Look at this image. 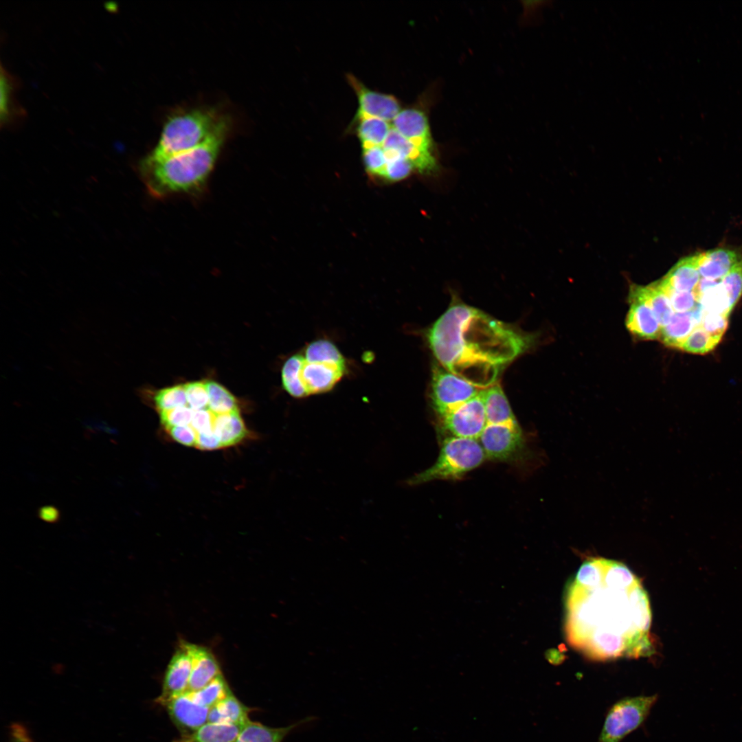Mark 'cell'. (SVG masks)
<instances>
[{"instance_id": "obj_18", "label": "cell", "mask_w": 742, "mask_h": 742, "mask_svg": "<svg viewBox=\"0 0 742 742\" xmlns=\"http://www.w3.org/2000/svg\"><path fill=\"white\" fill-rule=\"evenodd\" d=\"M382 146L384 150L392 152L409 160L414 168H418L420 172H429L436 168L434 155L422 153L392 126Z\"/></svg>"}, {"instance_id": "obj_13", "label": "cell", "mask_w": 742, "mask_h": 742, "mask_svg": "<svg viewBox=\"0 0 742 742\" xmlns=\"http://www.w3.org/2000/svg\"><path fill=\"white\" fill-rule=\"evenodd\" d=\"M180 734L191 732L207 722L210 709L194 700L189 692L161 704Z\"/></svg>"}, {"instance_id": "obj_21", "label": "cell", "mask_w": 742, "mask_h": 742, "mask_svg": "<svg viewBox=\"0 0 742 742\" xmlns=\"http://www.w3.org/2000/svg\"><path fill=\"white\" fill-rule=\"evenodd\" d=\"M487 424L518 423L508 401L499 384L482 390Z\"/></svg>"}, {"instance_id": "obj_5", "label": "cell", "mask_w": 742, "mask_h": 742, "mask_svg": "<svg viewBox=\"0 0 742 742\" xmlns=\"http://www.w3.org/2000/svg\"><path fill=\"white\" fill-rule=\"evenodd\" d=\"M486 458L478 440L451 436L443 441L434 464L409 478L407 484L415 486L433 480H457L482 464Z\"/></svg>"}, {"instance_id": "obj_43", "label": "cell", "mask_w": 742, "mask_h": 742, "mask_svg": "<svg viewBox=\"0 0 742 742\" xmlns=\"http://www.w3.org/2000/svg\"><path fill=\"white\" fill-rule=\"evenodd\" d=\"M195 447L203 451H212L223 448L214 431L197 434Z\"/></svg>"}, {"instance_id": "obj_14", "label": "cell", "mask_w": 742, "mask_h": 742, "mask_svg": "<svg viewBox=\"0 0 742 742\" xmlns=\"http://www.w3.org/2000/svg\"><path fill=\"white\" fill-rule=\"evenodd\" d=\"M392 122V126L422 153L433 155L428 120L422 111L414 108L401 110Z\"/></svg>"}, {"instance_id": "obj_12", "label": "cell", "mask_w": 742, "mask_h": 742, "mask_svg": "<svg viewBox=\"0 0 742 742\" xmlns=\"http://www.w3.org/2000/svg\"><path fill=\"white\" fill-rule=\"evenodd\" d=\"M630 308L626 319L627 329L643 339L660 337L662 327L644 297L640 286L634 285L629 292Z\"/></svg>"}, {"instance_id": "obj_27", "label": "cell", "mask_w": 742, "mask_h": 742, "mask_svg": "<svg viewBox=\"0 0 742 742\" xmlns=\"http://www.w3.org/2000/svg\"><path fill=\"white\" fill-rule=\"evenodd\" d=\"M640 288L661 327L666 326L674 314L668 295L658 281Z\"/></svg>"}, {"instance_id": "obj_10", "label": "cell", "mask_w": 742, "mask_h": 742, "mask_svg": "<svg viewBox=\"0 0 742 742\" xmlns=\"http://www.w3.org/2000/svg\"><path fill=\"white\" fill-rule=\"evenodd\" d=\"M192 644L181 642L171 657L164 674L161 693L156 699L159 704L188 690L193 664Z\"/></svg>"}, {"instance_id": "obj_19", "label": "cell", "mask_w": 742, "mask_h": 742, "mask_svg": "<svg viewBox=\"0 0 742 742\" xmlns=\"http://www.w3.org/2000/svg\"><path fill=\"white\" fill-rule=\"evenodd\" d=\"M193 664L188 691L199 690L221 675L219 664L207 648L192 644Z\"/></svg>"}, {"instance_id": "obj_36", "label": "cell", "mask_w": 742, "mask_h": 742, "mask_svg": "<svg viewBox=\"0 0 742 742\" xmlns=\"http://www.w3.org/2000/svg\"><path fill=\"white\" fill-rule=\"evenodd\" d=\"M184 386L188 407L194 411L208 409L209 396L206 381H193Z\"/></svg>"}, {"instance_id": "obj_33", "label": "cell", "mask_w": 742, "mask_h": 742, "mask_svg": "<svg viewBox=\"0 0 742 742\" xmlns=\"http://www.w3.org/2000/svg\"><path fill=\"white\" fill-rule=\"evenodd\" d=\"M304 358L308 361H324L345 363L337 348L327 340L315 341L306 348Z\"/></svg>"}, {"instance_id": "obj_25", "label": "cell", "mask_w": 742, "mask_h": 742, "mask_svg": "<svg viewBox=\"0 0 742 742\" xmlns=\"http://www.w3.org/2000/svg\"><path fill=\"white\" fill-rule=\"evenodd\" d=\"M696 326L692 311L674 313L670 322L661 329L662 341L668 346L679 348Z\"/></svg>"}, {"instance_id": "obj_11", "label": "cell", "mask_w": 742, "mask_h": 742, "mask_svg": "<svg viewBox=\"0 0 742 742\" xmlns=\"http://www.w3.org/2000/svg\"><path fill=\"white\" fill-rule=\"evenodd\" d=\"M346 78L358 98L359 107L355 119L368 116L390 122L401 111L399 102L394 95L368 89L352 74H347Z\"/></svg>"}, {"instance_id": "obj_15", "label": "cell", "mask_w": 742, "mask_h": 742, "mask_svg": "<svg viewBox=\"0 0 742 742\" xmlns=\"http://www.w3.org/2000/svg\"><path fill=\"white\" fill-rule=\"evenodd\" d=\"M345 368V363L308 361L303 357L300 375L307 396L332 389L342 377Z\"/></svg>"}, {"instance_id": "obj_3", "label": "cell", "mask_w": 742, "mask_h": 742, "mask_svg": "<svg viewBox=\"0 0 742 742\" xmlns=\"http://www.w3.org/2000/svg\"><path fill=\"white\" fill-rule=\"evenodd\" d=\"M229 130L230 120L224 115L212 135L199 146L161 159L146 156L139 164V171L149 194L161 199L201 192Z\"/></svg>"}, {"instance_id": "obj_7", "label": "cell", "mask_w": 742, "mask_h": 742, "mask_svg": "<svg viewBox=\"0 0 742 742\" xmlns=\"http://www.w3.org/2000/svg\"><path fill=\"white\" fill-rule=\"evenodd\" d=\"M481 390L440 364L432 369L431 400L439 418L476 396Z\"/></svg>"}, {"instance_id": "obj_42", "label": "cell", "mask_w": 742, "mask_h": 742, "mask_svg": "<svg viewBox=\"0 0 742 742\" xmlns=\"http://www.w3.org/2000/svg\"><path fill=\"white\" fill-rule=\"evenodd\" d=\"M166 431L178 443L185 446L195 447L197 433L190 425L173 427Z\"/></svg>"}, {"instance_id": "obj_31", "label": "cell", "mask_w": 742, "mask_h": 742, "mask_svg": "<svg viewBox=\"0 0 742 742\" xmlns=\"http://www.w3.org/2000/svg\"><path fill=\"white\" fill-rule=\"evenodd\" d=\"M302 361V355H293L285 361L282 369L283 387L291 396L295 398L307 396L300 375Z\"/></svg>"}, {"instance_id": "obj_16", "label": "cell", "mask_w": 742, "mask_h": 742, "mask_svg": "<svg viewBox=\"0 0 742 742\" xmlns=\"http://www.w3.org/2000/svg\"><path fill=\"white\" fill-rule=\"evenodd\" d=\"M741 259V253L727 248H716L701 253L698 261L701 278L720 280Z\"/></svg>"}, {"instance_id": "obj_40", "label": "cell", "mask_w": 742, "mask_h": 742, "mask_svg": "<svg viewBox=\"0 0 742 742\" xmlns=\"http://www.w3.org/2000/svg\"><path fill=\"white\" fill-rule=\"evenodd\" d=\"M414 168L409 160L402 157L387 159L383 177L392 181H397L407 177Z\"/></svg>"}, {"instance_id": "obj_34", "label": "cell", "mask_w": 742, "mask_h": 742, "mask_svg": "<svg viewBox=\"0 0 742 742\" xmlns=\"http://www.w3.org/2000/svg\"><path fill=\"white\" fill-rule=\"evenodd\" d=\"M720 282L729 300L730 308H734L742 295V259L737 262Z\"/></svg>"}, {"instance_id": "obj_37", "label": "cell", "mask_w": 742, "mask_h": 742, "mask_svg": "<svg viewBox=\"0 0 742 742\" xmlns=\"http://www.w3.org/2000/svg\"><path fill=\"white\" fill-rule=\"evenodd\" d=\"M194 410L188 405L159 412V420L166 430L170 427L190 425Z\"/></svg>"}, {"instance_id": "obj_45", "label": "cell", "mask_w": 742, "mask_h": 742, "mask_svg": "<svg viewBox=\"0 0 742 742\" xmlns=\"http://www.w3.org/2000/svg\"><path fill=\"white\" fill-rule=\"evenodd\" d=\"M9 742H32L27 729L21 724H12L10 730Z\"/></svg>"}, {"instance_id": "obj_28", "label": "cell", "mask_w": 742, "mask_h": 742, "mask_svg": "<svg viewBox=\"0 0 742 742\" xmlns=\"http://www.w3.org/2000/svg\"><path fill=\"white\" fill-rule=\"evenodd\" d=\"M144 397H150L157 412L179 407L186 406L187 398L184 385H173L158 390L151 394L141 391Z\"/></svg>"}, {"instance_id": "obj_29", "label": "cell", "mask_w": 742, "mask_h": 742, "mask_svg": "<svg viewBox=\"0 0 742 742\" xmlns=\"http://www.w3.org/2000/svg\"><path fill=\"white\" fill-rule=\"evenodd\" d=\"M188 692L195 701L209 708L232 694L227 682L222 674L203 688Z\"/></svg>"}, {"instance_id": "obj_23", "label": "cell", "mask_w": 742, "mask_h": 742, "mask_svg": "<svg viewBox=\"0 0 742 742\" xmlns=\"http://www.w3.org/2000/svg\"><path fill=\"white\" fill-rule=\"evenodd\" d=\"M251 711L232 693L210 708L207 722L243 726Z\"/></svg>"}, {"instance_id": "obj_35", "label": "cell", "mask_w": 742, "mask_h": 742, "mask_svg": "<svg viewBox=\"0 0 742 742\" xmlns=\"http://www.w3.org/2000/svg\"><path fill=\"white\" fill-rule=\"evenodd\" d=\"M363 159L369 173L383 177L387 159L382 146L363 147Z\"/></svg>"}, {"instance_id": "obj_4", "label": "cell", "mask_w": 742, "mask_h": 742, "mask_svg": "<svg viewBox=\"0 0 742 742\" xmlns=\"http://www.w3.org/2000/svg\"><path fill=\"white\" fill-rule=\"evenodd\" d=\"M223 116L209 108L186 110L169 116L157 144L146 157L161 159L199 146L212 135Z\"/></svg>"}, {"instance_id": "obj_2", "label": "cell", "mask_w": 742, "mask_h": 742, "mask_svg": "<svg viewBox=\"0 0 742 742\" xmlns=\"http://www.w3.org/2000/svg\"><path fill=\"white\" fill-rule=\"evenodd\" d=\"M427 337L439 364L480 389L495 384L500 370L536 340L532 334L461 303L449 307Z\"/></svg>"}, {"instance_id": "obj_41", "label": "cell", "mask_w": 742, "mask_h": 742, "mask_svg": "<svg viewBox=\"0 0 742 742\" xmlns=\"http://www.w3.org/2000/svg\"><path fill=\"white\" fill-rule=\"evenodd\" d=\"M215 416L209 409L194 411L190 425L197 434L213 431Z\"/></svg>"}, {"instance_id": "obj_9", "label": "cell", "mask_w": 742, "mask_h": 742, "mask_svg": "<svg viewBox=\"0 0 742 742\" xmlns=\"http://www.w3.org/2000/svg\"><path fill=\"white\" fill-rule=\"evenodd\" d=\"M486 458L508 461L515 458L524 446V436L519 424H486L478 438Z\"/></svg>"}, {"instance_id": "obj_30", "label": "cell", "mask_w": 742, "mask_h": 742, "mask_svg": "<svg viewBox=\"0 0 742 742\" xmlns=\"http://www.w3.org/2000/svg\"><path fill=\"white\" fill-rule=\"evenodd\" d=\"M206 387L209 396L208 409L213 413L224 414L239 411L236 398L222 385L207 381Z\"/></svg>"}, {"instance_id": "obj_24", "label": "cell", "mask_w": 742, "mask_h": 742, "mask_svg": "<svg viewBox=\"0 0 742 742\" xmlns=\"http://www.w3.org/2000/svg\"><path fill=\"white\" fill-rule=\"evenodd\" d=\"M213 431L219 440L222 447L236 445L248 435V431L239 411L216 414Z\"/></svg>"}, {"instance_id": "obj_17", "label": "cell", "mask_w": 742, "mask_h": 742, "mask_svg": "<svg viewBox=\"0 0 742 742\" xmlns=\"http://www.w3.org/2000/svg\"><path fill=\"white\" fill-rule=\"evenodd\" d=\"M699 254L679 260L660 280L664 290L693 291L700 281L698 271Z\"/></svg>"}, {"instance_id": "obj_8", "label": "cell", "mask_w": 742, "mask_h": 742, "mask_svg": "<svg viewBox=\"0 0 742 742\" xmlns=\"http://www.w3.org/2000/svg\"><path fill=\"white\" fill-rule=\"evenodd\" d=\"M482 390L474 398L440 418L443 428L451 436L476 440L480 438L487 424Z\"/></svg>"}, {"instance_id": "obj_38", "label": "cell", "mask_w": 742, "mask_h": 742, "mask_svg": "<svg viewBox=\"0 0 742 742\" xmlns=\"http://www.w3.org/2000/svg\"><path fill=\"white\" fill-rule=\"evenodd\" d=\"M664 291L668 295L673 311L676 313L692 311L699 304L693 291H675L664 289Z\"/></svg>"}, {"instance_id": "obj_22", "label": "cell", "mask_w": 742, "mask_h": 742, "mask_svg": "<svg viewBox=\"0 0 742 742\" xmlns=\"http://www.w3.org/2000/svg\"><path fill=\"white\" fill-rule=\"evenodd\" d=\"M243 726L207 722L172 742H234Z\"/></svg>"}, {"instance_id": "obj_32", "label": "cell", "mask_w": 742, "mask_h": 742, "mask_svg": "<svg viewBox=\"0 0 742 742\" xmlns=\"http://www.w3.org/2000/svg\"><path fill=\"white\" fill-rule=\"evenodd\" d=\"M721 341L707 333L701 326H696L679 349L693 354L704 355L712 351Z\"/></svg>"}, {"instance_id": "obj_39", "label": "cell", "mask_w": 742, "mask_h": 742, "mask_svg": "<svg viewBox=\"0 0 742 742\" xmlns=\"http://www.w3.org/2000/svg\"><path fill=\"white\" fill-rule=\"evenodd\" d=\"M728 325V316L705 311L700 326L711 335L721 339Z\"/></svg>"}, {"instance_id": "obj_46", "label": "cell", "mask_w": 742, "mask_h": 742, "mask_svg": "<svg viewBox=\"0 0 742 742\" xmlns=\"http://www.w3.org/2000/svg\"><path fill=\"white\" fill-rule=\"evenodd\" d=\"M38 517L45 522L54 523L58 521L60 512L53 506H45L39 509Z\"/></svg>"}, {"instance_id": "obj_44", "label": "cell", "mask_w": 742, "mask_h": 742, "mask_svg": "<svg viewBox=\"0 0 742 742\" xmlns=\"http://www.w3.org/2000/svg\"><path fill=\"white\" fill-rule=\"evenodd\" d=\"M10 85L8 79L3 75L1 72V102H0V110H1V118L3 121L6 117L8 113V99L10 93Z\"/></svg>"}, {"instance_id": "obj_20", "label": "cell", "mask_w": 742, "mask_h": 742, "mask_svg": "<svg viewBox=\"0 0 742 742\" xmlns=\"http://www.w3.org/2000/svg\"><path fill=\"white\" fill-rule=\"evenodd\" d=\"M314 719L315 717H307L281 728L269 727L250 720L243 726L234 742H282L292 730Z\"/></svg>"}, {"instance_id": "obj_26", "label": "cell", "mask_w": 742, "mask_h": 742, "mask_svg": "<svg viewBox=\"0 0 742 742\" xmlns=\"http://www.w3.org/2000/svg\"><path fill=\"white\" fill-rule=\"evenodd\" d=\"M357 124V133L362 147L382 146L392 125L389 122L374 117H361L354 120Z\"/></svg>"}, {"instance_id": "obj_6", "label": "cell", "mask_w": 742, "mask_h": 742, "mask_svg": "<svg viewBox=\"0 0 742 742\" xmlns=\"http://www.w3.org/2000/svg\"><path fill=\"white\" fill-rule=\"evenodd\" d=\"M657 695H640L621 699L607 711L597 742H620L638 728L649 716Z\"/></svg>"}, {"instance_id": "obj_1", "label": "cell", "mask_w": 742, "mask_h": 742, "mask_svg": "<svg viewBox=\"0 0 742 742\" xmlns=\"http://www.w3.org/2000/svg\"><path fill=\"white\" fill-rule=\"evenodd\" d=\"M565 607L566 640L587 658L638 657L652 651L649 597L622 563L587 559L567 585Z\"/></svg>"}]
</instances>
